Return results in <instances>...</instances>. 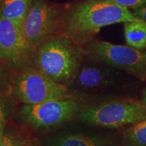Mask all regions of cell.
Masks as SVG:
<instances>
[{"mask_svg":"<svg viewBox=\"0 0 146 146\" xmlns=\"http://www.w3.org/2000/svg\"><path fill=\"white\" fill-rule=\"evenodd\" d=\"M137 19L127 8L106 1L85 0L64 8L62 33L84 47L103 27Z\"/></svg>","mask_w":146,"mask_h":146,"instance_id":"1","label":"cell"},{"mask_svg":"<svg viewBox=\"0 0 146 146\" xmlns=\"http://www.w3.org/2000/svg\"><path fill=\"white\" fill-rule=\"evenodd\" d=\"M85 56L83 47L61 34L37 47L34 68L54 81L70 87Z\"/></svg>","mask_w":146,"mask_h":146,"instance_id":"2","label":"cell"},{"mask_svg":"<svg viewBox=\"0 0 146 146\" xmlns=\"http://www.w3.org/2000/svg\"><path fill=\"white\" fill-rule=\"evenodd\" d=\"M146 119V107L140 100H110L85 108L79 114L82 123L92 127L119 129Z\"/></svg>","mask_w":146,"mask_h":146,"instance_id":"3","label":"cell"},{"mask_svg":"<svg viewBox=\"0 0 146 146\" xmlns=\"http://www.w3.org/2000/svg\"><path fill=\"white\" fill-rule=\"evenodd\" d=\"M91 61L107 65L146 81V50L91 40L83 47Z\"/></svg>","mask_w":146,"mask_h":146,"instance_id":"4","label":"cell"},{"mask_svg":"<svg viewBox=\"0 0 146 146\" xmlns=\"http://www.w3.org/2000/svg\"><path fill=\"white\" fill-rule=\"evenodd\" d=\"M84 109L79 100L71 97L34 105L25 104L20 112V118L35 130L45 131L70 121Z\"/></svg>","mask_w":146,"mask_h":146,"instance_id":"5","label":"cell"},{"mask_svg":"<svg viewBox=\"0 0 146 146\" xmlns=\"http://www.w3.org/2000/svg\"><path fill=\"white\" fill-rule=\"evenodd\" d=\"M64 8L47 0H33L22 26L29 43L37 49L47 40L62 33Z\"/></svg>","mask_w":146,"mask_h":146,"instance_id":"6","label":"cell"},{"mask_svg":"<svg viewBox=\"0 0 146 146\" xmlns=\"http://www.w3.org/2000/svg\"><path fill=\"white\" fill-rule=\"evenodd\" d=\"M68 88L33 67L21 71L16 76L13 91L23 104L34 105L73 97Z\"/></svg>","mask_w":146,"mask_h":146,"instance_id":"7","label":"cell"},{"mask_svg":"<svg viewBox=\"0 0 146 146\" xmlns=\"http://www.w3.org/2000/svg\"><path fill=\"white\" fill-rule=\"evenodd\" d=\"M36 52L25 37L22 27L0 17V59L20 72L34 66Z\"/></svg>","mask_w":146,"mask_h":146,"instance_id":"8","label":"cell"},{"mask_svg":"<svg viewBox=\"0 0 146 146\" xmlns=\"http://www.w3.org/2000/svg\"><path fill=\"white\" fill-rule=\"evenodd\" d=\"M118 76L115 68L91 61L82 64L70 87L89 94L98 93L115 85Z\"/></svg>","mask_w":146,"mask_h":146,"instance_id":"9","label":"cell"},{"mask_svg":"<svg viewBox=\"0 0 146 146\" xmlns=\"http://www.w3.org/2000/svg\"><path fill=\"white\" fill-rule=\"evenodd\" d=\"M116 140L108 135L74 132L57 135L47 142L48 146H115Z\"/></svg>","mask_w":146,"mask_h":146,"instance_id":"10","label":"cell"},{"mask_svg":"<svg viewBox=\"0 0 146 146\" xmlns=\"http://www.w3.org/2000/svg\"><path fill=\"white\" fill-rule=\"evenodd\" d=\"M33 1V0H2L0 3V17L10 20L22 27Z\"/></svg>","mask_w":146,"mask_h":146,"instance_id":"11","label":"cell"},{"mask_svg":"<svg viewBox=\"0 0 146 146\" xmlns=\"http://www.w3.org/2000/svg\"><path fill=\"white\" fill-rule=\"evenodd\" d=\"M124 34L127 45L146 50V22L138 19L124 23Z\"/></svg>","mask_w":146,"mask_h":146,"instance_id":"12","label":"cell"},{"mask_svg":"<svg viewBox=\"0 0 146 146\" xmlns=\"http://www.w3.org/2000/svg\"><path fill=\"white\" fill-rule=\"evenodd\" d=\"M123 146H146V119L128 126L123 134Z\"/></svg>","mask_w":146,"mask_h":146,"instance_id":"13","label":"cell"},{"mask_svg":"<svg viewBox=\"0 0 146 146\" xmlns=\"http://www.w3.org/2000/svg\"><path fill=\"white\" fill-rule=\"evenodd\" d=\"M14 100L11 94L0 96V138L6 129L7 124L14 112Z\"/></svg>","mask_w":146,"mask_h":146,"instance_id":"14","label":"cell"},{"mask_svg":"<svg viewBox=\"0 0 146 146\" xmlns=\"http://www.w3.org/2000/svg\"><path fill=\"white\" fill-rule=\"evenodd\" d=\"M12 68L0 59V96L11 94L15 78Z\"/></svg>","mask_w":146,"mask_h":146,"instance_id":"15","label":"cell"},{"mask_svg":"<svg viewBox=\"0 0 146 146\" xmlns=\"http://www.w3.org/2000/svg\"><path fill=\"white\" fill-rule=\"evenodd\" d=\"M31 143L17 131L5 129L0 138V146H31Z\"/></svg>","mask_w":146,"mask_h":146,"instance_id":"16","label":"cell"},{"mask_svg":"<svg viewBox=\"0 0 146 146\" xmlns=\"http://www.w3.org/2000/svg\"><path fill=\"white\" fill-rule=\"evenodd\" d=\"M98 1H106L125 8H131L132 10L146 3V0H98Z\"/></svg>","mask_w":146,"mask_h":146,"instance_id":"17","label":"cell"},{"mask_svg":"<svg viewBox=\"0 0 146 146\" xmlns=\"http://www.w3.org/2000/svg\"><path fill=\"white\" fill-rule=\"evenodd\" d=\"M132 13L135 17L146 22V3L137 8L133 9Z\"/></svg>","mask_w":146,"mask_h":146,"instance_id":"18","label":"cell"},{"mask_svg":"<svg viewBox=\"0 0 146 146\" xmlns=\"http://www.w3.org/2000/svg\"><path fill=\"white\" fill-rule=\"evenodd\" d=\"M140 101H141V103L146 107V87L143 89V91H142V94Z\"/></svg>","mask_w":146,"mask_h":146,"instance_id":"19","label":"cell"},{"mask_svg":"<svg viewBox=\"0 0 146 146\" xmlns=\"http://www.w3.org/2000/svg\"><path fill=\"white\" fill-rule=\"evenodd\" d=\"M31 146H40V145H36L35 143H32L31 145Z\"/></svg>","mask_w":146,"mask_h":146,"instance_id":"20","label":"cell"},{"mask_svg":"<svg viewBox=\"0 0 146 146\" xmlns=\"http://www.w3.org/2000/svg\"><path fill=\"white\" fill-rule=\"evenodd\" d=\"M1 1H2V0H0V3H1Z\"/></svg>","mask_w":146,"mask_h":146,"instance_id":"21","label":"cell"}]
</instances>
